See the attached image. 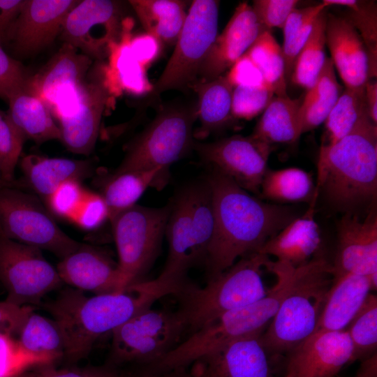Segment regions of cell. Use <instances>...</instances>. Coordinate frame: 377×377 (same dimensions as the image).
<instances>
[{
  "label": "cell",
  "instance_id": "4",
  "mask_svg": "<svg viewBox=\"0 0 377 377\" xmlns=\"http://www.w3.org/2000/svg\"><path fill=\"white\" fill-rule=\"evenodd\" d=\"M265 268L276 282L263 298L212 320L186 337L172 351L152 366L188 367L194 360L230 341L262 334L276 314L286 295L294 266L268 259Z\"/></svg>",
  "mask_w": 377,
  "mask_h": 377
},
{
  "label": "cell",
  "instance_id": "54",
  "mask_svg": "<svg viewBox=\"0 0 377 377\" xmlns=\"http://www.w3.org/2000/svg\"><path fill=\"white\" fill-rule=\"evenodd\" d=\"M24 0H0V44H6L10 28L17 18Z\"/></svg>",
  "mask_w": 377,
  "mask_h": 377
},
{
  "label": "cell",
  "instance_id": "50",
  "mask_svg": "<svg viewBox=\"0 0 377 377\" xmlns=\"http://www.w3.org/2000/svg\"><path fill=\"white\" fill-rule=\"evenodd\" d=\"M28 77L22 64L0 44V98L7 102L10 96L24 85Z\"/></svg>",
  "mask_w": 377,
  "mask_h": 377
},
{
  "label": "cell",
  "instance_id": "37",
  "mask_svg": "<svg viewBox=\"0 0 377 377\" xmlns=\"http://www.w3.org/2000/svg\"><path fill=\"white\" fill-rule=\"evenodd\" d=\"M327 8L333 6L344 9L339 16L347 21L358 33L367 50L369 78L377 75V3L368 0H323Z\"/></svg>",
  "mask_w": 377,
  "mask_h": 377
},
{
  "label": "cell",
  "instance_id": "28",
  "mask_svg": "<svg viewBox=\"0 0 377 377\" xmlns=\"http://www.w3.org/2000/svg\"><path fill=\"white\" fill-rule=\"evenodd\" d=\"M7 103L8 114L26 140L36 144L60 140V129L50 107L29 86L27 80L10 96Z\"/></svg>",
  "mask_w": 377,
  "mask_h": 377
},
{
  "label": "cell",
  "instance_id": "46",
  "mask_svg": "<svg viewBox=\"0 0 377 377\" xmlns=\"http://www.w3.org/2000/svg\"><path fill=\"white\" fill-rule=\"evenodd\" d=\"M42 364L20 346L13 336L0 333V377H15L28 368Z\"/></svg>",
  "mask_w": 377,
  "mask_h": 377
},
{
  "label": "cell",
  "instance_id": "47",
  "mask_svg": "<svg viewBox=\"0 0 377 377\" xmlns=\"http://www.w3.org/2000/svg\"><path fill=\"white\" fill-rule=\"evenodd\" d=\"M55 363L32 366L15 377H116L115 370L101 367H58Z\"/></svg>",
  "mask_w": 377,
  "mask_h": 377
},
{
  "label": "cell",
  "instance_id": "40",
  "mask_svg": "<svg viewBox=\"0 0 377 377\" xmlns=\"http://www.w3.org/2000/svg\"><path fill=\"white\" fill-rule=\"evenodd\" d=\"M186 189L189 200L195 252L199 263H204L215 226L212 192L207 179L193 184Z\"/></svg>",
  "mask_w": 377,
  "mask_h": 377
},
{
  "label": "cell",
  "instance_id": "18",
  "mask_svg": "<svg viewBox=\"0 0 377 377\" xmlns=\"http://www.w3.org/2000/svg\"><path fill=\"white\" fill-rule=\"evenodd\" d=\"M352 353L346 330L313 332L288 353L284 377H335Z\"/></svg>",
  "mask_w": 377,
  "mask_h": 377
},
{
  "label": "cell",
  "instance_id": "56",
  "mask_svg": "<svg viewBox=\"0 0 377 377\" xmlns=\"http://www.w3.org/2000/svg\"><path fill=\"white\" fill-rule=\"evenodd\" d=\"M354 377H377V353L361 360Z\"/></svg>",
  "mask_w": 377,
  "mask_h": 377
},
{
  "label": "cell",
  "instance_id": "41",
  "mask_svg": "<svg viewBox=\"0 0 377 377\" xmlns=\"http://www.w3.org/2000/svg\"><path fill=\"white\" fill-rule=\"evenodd\" d=\"M328 8L323 2L303 8H296L283 27V43L281 47L286 66V77L290 82L295 59L307 40L316 18Z\"/></svg>",
  "mask_w": 377,
  "mask_h": 377
},
{
  "label": "cell",
  "instance_id": "19",
  "mask_svg": "<svg viewBox=\"0 0 377 377\" xmlns=\"http://www.w3.org/2000/svg\"><path fill=\"white\" fill-rule=\"evenodd\" d=\"M262 334L234 340L200 356L188 367L190 374L193 377H272Z\"/></svg>",
  "mask_w": 377,
  "mask_h": 377
},
{
  "label": "cell",
  "instance_id": "24",
  "mask_svg": "<svg viewBox=\"0 0 377 377\" xmlns=\"http://www.w3.org/2000/svg\"><path fill=\"white\" fill-rule=\"evenodd\" d=\"M316 202L269 239L259 253L273 256L277 261L294 267L303 265L318 255L321 244L320 231L314 219Z\"/></svg>",
  "mask_w": 377,
  "mask_h": 377
},
{
  "label": "cell",
  "instance_id": "48",
  "mask_svg": "<svg viewBox=\"0 0 377 377\" xmlns=\"http://www.w3.org/2000/svg\"><path fill=\"white\" fill-rule=\"evenodd\" d=\"M109 220L107 204L101 193L87 191L71 221L84 230L92 231Z\"/></svg>",
  "mask_w": 377,
  "mask_h": 377
},
{
  "label": "cell",
  "instance_id": "33",
  "mask_svg": "<svg viewBox=\"0 0 377 377\" xmlns=\"http://www.w3.org/2000/svg\"><path fill=\"white\" fill-rule=\"evenodd\" d=\"M17 341L28 354L40 364L55 363L64 358L65 341L54 319L31 312L24 323Z\"/></svg>",
  "mask_w": 377,
  "mask_h": 377
},
{
  "label": "cell",
  "instance_id": "1",
  "mask_svg": "<svg viewBox=\"0 0 377 377\" xmlns=\"http://www.w3.org/2000/svg\"><path fill=\"white\" fill-rule=\"evenodd\" d=\"M186 284V281L158 276L131 284L120 292L91 297L75 288H66L44 307L64 335V358L75 363L87 356L101 336L112 333L163 297L177 295Z\"/></svg>",
  "mask_w": 377,
  "mask_h": 377
},
{
  "label": "cell",
  "instance_id": "13",
  "mask_svg": "<svg viewBox=\"0 0 377 377\" xmlns=\"http://www.w3.org/2000/svg\"><path fill=\"white\" fill-rule=\"evenodd\" d=\"M90 70L75 98L54 116L59 121L60 140L66 149L86 156L94 149L110 96L104 68L97 66Z\"/></svg>",
  "mask_w": 377,
  "mask_h": 377
},
{
  "label": "cell",
  "instance_id": "17",
  "mask_svg": "<svg viewBox=\"0 0 377 377\" xmlns=\"http://www.w3.org/2000/svg\"><path fill=\"white\" fill-rule=\"evenodd\" d=\"M338 242L332 263L334 276L355 274L369 276L377 288V216L374 210L364 221L345 214L337 225Z\"/></svg>",
  "mask_w": 377,
  "mask_h": 377
},
{
  "label": "cell",
  "instance_id": "25",
  "mask_svg": "<svg viewBox=\"0 0 377 377\" xmlns=\"http://www.w3.org/2000/svg\"><path fill=\"white\" fill-rule=\"evenodd\" d=\"M19 163L27 188L32 189L43 202L60 184L69 180L82 182L94 172L91 160L30 154L20 158Z\"/></svg>",
  "mask_w": 377,
  "mask_h": 377
},
{
  "label": "cell",
  "instance_id": "11",
  "mask_svg": "<svg viewBox=\"0 0 377 377\" xmlns=\"http://www.w3.org/2000/svg\"><path fill=\"white\" fill-rule=\"evenodd\" d=\"M219 6V1H192L173 53L153 86V95L190 88L198 80L202 65L218 36Z\"/></svg>",
  "mask_w": 377,
  "mask_h": 377
},
{
  "label": "cell",
  "instance_id": "15",
  "mask_svg": "<svg viewBox=\"0 0 377 377\" xmlns=\"http://www.w3.org/2000/svg\"><path fill=\"white\" fill-rule=\"evenodd\" d=\"M121 3L112 0H82L66 15L60 32L64 43L91 59H102L117 40Z\"/></svg>",
  "mask_w": 377,
  "mask_h": 377
},
{
  "label": "cell",
  "instance_id": "10",
  "mask_svg": "<svg viewBox=\"0 0 377 377\" xmlns=\"http://www.w3.org/2000/svg\"><path fill=\"white\" fill-rule=\"evenodd\" d=\"M0 236L47 250L60 259L80 244L59 228L38 196L11 186L0 188Z\"/></svg>",
  "mask_w": 377,
  "mask_h": 377
},
{
  "label": "cell",
  "instance_id": "44",
  "mask_svg": "<svg viewBox=\"0 0 377 377\" xmlns=\"http://www.w3.org/2000/svg\"><path fill=\"white\" fill-rule=\"evenodd\" d=\"M274 91L264 87L238 85L232 94L231 115L236 119L250 120L263 112L272 98Z\"/></svg>",
  "mask_w": 377,
  "mask_h": 377
},
{
  "label": "cell",
  "instance_id": "3",
  "mask_svg": "<svg viewBox=\"0 0 377 377\" xmlns=\"http://www.w3.org/2000/svg\"><path fill=\"white\" fill-rule=\"evenodd\" d=\"M335 210L355 214L377 198V125L364 118L335 144L320 146L316 197Z\"/></svg>",
  "mask_w": 377,
  "mask_h": 377
},
{
  "label": "cell",
  "instance_id": "49",
  "mask_svg": "<svg viewBox=\"0 0 377 377\" xmlns=\"http://www.w3.org/2000/svg\"><path fill=\"white\" fill-rule=\"evenodd\" d=\"M298 4L297 0H255L251 7L260 24L271 30L283 29Z\"/></svg>",
  "mask_w": 377,
  "mask_h": 377
},
{
  "label": "cell",
  "instance_id": "9",
  "mask_svg": "<svg viewBox=\"0 0 377 377\" xmlns=\"http://www.w3.org/2000/svg\"><path fill=\"white\" fill-rule=\"evenodd\" d=\"M171 205H135L110 221L118 254L120 291L145 280L159 253Z\"/></svg>",
  "mask_w": 377,
  "mask_h": 377
},
{
  "label": "cell",
  "instance_id": "38",
  "mask_svg": "<svg viewBox=\"0 0 377 377\" xmlns=\"http://www.w3.org/2000/svg\"><path fill=\"white\" fill-rule=\"evenodd\" d=\"M327 9L316 18L307 40L294 62L290 81L306 90L313 84L327 59L325 24Z\"/></svg>",
  "mask_w": 377,
  "mask_h": 377
},
{
  "label": "cell",
  "instance_id": "52",
  "mask_svg": "<svg viewBox=\"0 0 377 377\" xmlns=\"http://www.w3.org/2000/svg\"><path fill=\"white\" fill-rule=\"evenodd\" d=\"M34 311L32 306H19L6 300L0 302V333L11 336L18 334L26 319Z\"/></svg>",
  "mask_w": 377,
  "mask_h": 377
},
{
  "label": "cell",
  "instance_id": "42",
  "mask_svg": "<svg viewBox=\"0 0 377 377\" xmlns=\"http://www.w3.org/2000/svg\"><path fill=\"white\" fill-rule=\"evenodd\" d=\"M353 353L349 363L377 353V297L370 293L346 329Z\"/></svg>",
  "mask_w": 377,
  "mask_h": 377
},
{
  "label": "cell",
  "instance_id": "6",
  "mask_svg": "<svg viewBox=\"0 0 377 377\" xmlns=\"http://www.w3.org/2000/svg\"><path fill=\"white\" fill-rule=\"evenodd\" d=\"M268 256L256 253L239 259L230 267L207 280L203 288L187 284L177 295L188 337L212 320L264 297L269 290L262 268Z\"/></svg>",
  "mask_w": 377,
  "mask_h": 377
},
{
  "label": "cell",
  "instance_id": "35",
  "mask_svg": "<svg viewBox=\"0 0 377 377\" xmlns=\"http://www.w3.org/2000/svg\"><path fill=\"white\" fill-rule=\"evenodd\" d=\"M260 193L278 203L316 202V186L311 175L299 168L267 169Z\"/></svg>",
  "mask_w": 377,
  "mask_h": 377
},
{
  "label": "cell",
  "instance_id": "55",
  "mask_svg": "<svg viewBox=\"0 0 377 377\" xmlns=\"http://www.w3.org/2000/svg\"><path fill=\"white\" fill-rule=\"evenodd\" d=\"M365 100L368 115L371 121L377 125V82L369 79L364 86Z\"/></svg>",
  "mask_w": 377,
  "mask_h": 377
},
{
  "label": "cell",
  "instance_id": "32",
  "mask_svg": "<svg viewBox=\"0 0 377 377\" xmlns=\"http://www.w3.org/2000/svg\"><path fill=\"white\" fill-rule=\"evenodd\" d=\"M128 3L150 36L159 42L175 45L187 15L185 1L131 0Z\"/></svg>",
  "mask_w": 377,
  "mask_h": 377
},
{
  "label": "cell",
  "instance_id": "39",
  "mask_svg": "<svg viewBox=\"0 0 377 377\" xmlns=\"http://www.w3.org/2000/svg\"><path fill=\"white\" fill-rule=\"evenodd\" d=\"M245 54L260 71L275 96H286V66L281 47L271 30L264 31Z\"/></svg>",
  "mask_w": 377,
  "mask_h": 377
},
{
  "label": "cell",
  "instance_id": "2",
  "mask_svg": "<svg viewBox=\"0 0 377 377\" xmlns=\"http://www.w3.org/2000/svg\"><path fill=\"white\" fill-rule=\"evenodd\" d=\"M206 179L215 217L204 263L208 280L239 259L259 253L269 239L298 216L288 206L260 200L215 168Z\"/></svg>",
  "mask_w": 377,
  "mask_h": 377
},
{
  "label": "cell",
  "instance_id": "26",
  "mask_svg": "<svg viewBox=\"0 0 377 377\" xmlns=\"http://www.w3.org/2000/svg\"><path fill=\"white\" fill-rule=\"evenodd\" d=\"M165 235L168 254L161 277L184 281L188 270L199 263L197 258L186 189L171 203Z\"/></svg>",
  "mask_w": 377,
  "mask_h": 377
},
{
  "label": "cell",
  "instance_id": "22",
  "mask_svg": "<svg viewBox=\"0 0 377 377\" xmlns=\"http://www.w3.org/2000/svg\"><path fill=\"white\" fill-rule=\"evenodd\" d=\"M56 268L62 282L75 289L95 295L120 292L118 263L94 246L80 243Z\"/></svg>",
  "mask_w": 377,
  "mask_h": 377
},
{
  "label": "cell",
  "instance_id": "20",
  "mask_svg": "<svg viewBox=\"0 0 377 377\" xmlns=\"http://www.w3.org/2000/svg\"><path fill=\"white\" fill-rule=\"evenodd\" d=\"M77 50L64 43L43 68L27 79L29 86L47 104L52 114L74 99L91 68V59Z\"/></svg>",
  "mask_w": 377,
  "mask_h": 377
},
{
  "label": "cell",
  "instance_id": "23",
  "mask_svg": "<svg viewBox=\"0 0 377 377\" xmlns=\"http://www.w3.org/2000/svg\"><path fill=\"white\" fill-rule=\"evenodd\" d=\"M325 41L345 87H364L370 79L369 65L366 47L357 31L343 17L327 11Z\"/></svg>",
  "mask_w": 377,
  "mask_h": 377
},
{
  "label": "cell",
  "instance_id": "27",
  "mask_svg": "<svg viewBox=\"0 0 377 377\" xmlns=\"http://www.w3.org/2000/svg\"><path fill=\"white\" fill-rule=\"evenodd\" d=\"M371 290L369 276L351 273L334 276L313 332L346 330Z\"/></svg>",
  "mask_w": 377,
  "mask_h": 377
},
{
  "label": "cell",
  "instance_id": "29",
  "mask_svg": "<svg viewBox=\"0 0 377 377\" xmlns=\"http://www.w3.org/2000/svg\"><path fill=\"white\" fill-rule=\"evenodd\" d=\"M190 88L198 96V118L200 126L194 138L202 140L223 126L231 118L233 86L226 75L208 81L197 80Z\"/></svg>",
  "mask_w": 377,
  "mask_h": 377
},
{
  "label": "cell",
  "instance_id": "5",
  "mask_svg": "<svg viewBox=\"0 0 377 377\" xmlns=\"http://www.w3.org/2000/svg\"><path fill=\"white\" fill-rule=\"evenodd\" d=\"M332 263L316 255L294 267L288 290L260 336L268 354L288 353L316 330L334 281Z\"/></svg>",
  "mask_w": 377,
  "mask_h": 377
},
{
  "label": "cell",
  "instance_id": "16",
  "mask_svg": "<svg viewBox=\"0 0 377 377\" xmlns=\"http://www.w3.org/2000/svg\"><path fill=\"white\" fill-rule=\"evenodd\" d=\"M77 0H24L6 43L17 57L29 56L60 34L64 19Z\"/></svg>",
  "mask_w": 377,
  "mask_h": 377
},
{
  "label": "cell",
  "instance_id": "31",
  "mask_svg": "<svg viewBox=\"0 0 377 377\" xmlns=\"http://www.w3.org/2000/svg\"><path fill=\"white\" fill-rule=\"evenodd\" d=\"M167 177L159 170L110 174L103 182L101 193L108 208L109 221L135 205L148 187H163Z\"/></svg>",
  "mask_w": 377,
  "mask_h": 377
},
{
  "label": "cell",
  "instance_id": "45",
  "mask_svg": "<svg viewBox=\"0 0 377 377\" xmlns=\"http://www.w3.org/2000/svg\"><path fill=\"white\" fill-rule=\"evenodd\" d=\"M87 191L81 182L69 180L60 184L44 203L52 216L71 221Z\"/></svg>",
  "mask_w": 377,
  "mask_h": 377
},
{
  "label": "cell",
  "instance_id": "53",
  "mask_svg": "<svg viewBox=\"0 0 377 377\" xmlns=\"http://www.w3.org/2000/svg\"><path fill=\"white\" fill-rule=\"evenodd\" d=\"M114 369L116 377H193L188 367L159 368L149 365Z\"/></svg>",
  "mask_w": 377,
  "mask_h": 377
},
{
  "label": "cell",
  "instance_id": "36",
  "mask_svg": "<svg viewBox=\"0 0 377 377\" xmlns=\"http://www.w3.org/2000/svg\"><path fill=\"white\" fill-rule=\"evenodd\" d=\"M367 117L364 87H345L324 122L321 146L335 144L350 133Z\"/></svg>",
  "mask_w": 377,
  "mask_h": 377
},
{
  "label": "cell",
  "instance_id": "30",
  "mask_svg": "<svg viewBox=\"0 0 377 377\" xmlns=\"http://www.w3.org/2000/svg\"><path fill=\"white\" fill-rule=\"evenodd\" d=\"M302 97L274 96L251 134L268 144H291L302 135Z\"/></svg>",
  "mask_w": 377,
  "mask_h": 377
},
{
  "label": "cell",
  "instance_id": "51",
  "mask_svg": "<svg viewBox=\"0 0 377 377\" xmlns=\"http://www.w3.org/2000/svg\"><path fill=\"white\" fill-rule=\"evenodd\" d=\"M226 75L233 87L242 85L269 88L260 71L245 54L233 64Z\"/></svg>",
  "mask_w": 377,
  "mask_h": 377
},
{
  "label": "cell",
  "instance_id": "14",
  "mask_svg": "<svg viewBox=\"0 0 377 377\" xmlns=\"http://www.w3.org/2000/svg\"><path fill=\"white\" fill-rule=\"evenodd\" d=\"M193 149L205 163L229 177L249 193H260L273 150L252 135H234L210 142H195Z\"/></svg>",
  "mask_w": 377,
  "mask_h": 377
},
{
  "label": "cell",
  "instance_id": "21",
  "mask_svg": "<svg viewBox=\"0 0 377 377\" xmlns=\"http://www.w3.org/2000/svg\"><path fill=\"white\" fill-rule=\"evenodd\" d=\"M251 6L239 3L222 33L217 36L198 75L208 81L222 75L242 57L264 31Z\"/></svg>",
  "mask_w": 377,
  "mask_h": 377
},
{
  "label": "cell",
  "instance_id": "8",
  "mask_svg": "<svg viewBox=\"0 0 377 377\" xmlns=\"http://www.w3.org/2000/svg\"><path fill=\"white\" fill-rule=\"evenodd\" d=\"M108 362L113 369L158 363L186 337L187 327L179 309H147L112 333Z\"/></svg>",
  "mask_w": 377,
  "mask_h": 377
},
{
  "label": "cell",
  "instance_id": "12",
  "mask_svg": "<svg viewBox=\"0 0 377 377\" xmlns=\"http://www.w3.org/2000/svg\"><path fill=\"white\" fill-rule=\"evenodd\" d=\"M41 251L0 236V283L7 292L6 301L34 306L64 283Z\"/></svg>",
  "mask_w": 377,
  "mask_h": 377
},
{
  "label": "cell",
  "instance_id": "43",
  "mask_svg": "<svg viewBox=\"0 0 377 377\" xmlns=\"http://www.w3.org/2000/svg\"><path fill=\"white\" fill-rule=\"evenodd\" d=\"M26 139L12 121L8 112L0 109V181L13 184L24 190L22 179L15 177Z\"/></svg>",
  "mask_w": 377,
  "mask_h": 377
},
{
  "label": "cell",
  "instance_id": "57",
  "mask_svg": "<svg viewBox=\"0 0 377 377\" xmlns=\"http://www.w3.org/2000/svg\"><path fill=\"white\" fill-rule=\"evenodd\" d=\"M4 186H11V187H16V188H20L18 186H17L15 184H9V183H6V182H3L0 181V188L4 187Z\"/></svg>",
  "mask_w": 377,
  "mask_h": 377
},
{
  "label": "cell",
  "instance_id": "7",
  "mask_svg": "<svg viewBox=\"0 0 377 377\" xmlns=\"http://www.w3.org/2000/svg\"><path fill=\"white\" fill-rule=\"evenodd\" d=\"M197 119L196 103L164 107L127 145L125 156L114 172L159 170L167 176L170 165L193 148Z\"/></svg>",
  "mask_w": 377,
  "mask_h": 377
},
{
  "label": "cell",
  "instance_id": "34",
  "mask_svg": "<svg viewBox=\"0 0 377 377\" xmlns=\"http://www.w3.org/2000/svg\"><path fill=\"white\" fill-rule=\"evenodd\" d=\"M306 91L301 105L302 133L325 122L343 91L330 58L326 59L315 82Z\"/></svg>",
  "mask_w": 377,
  "mask_h": 377
}]
</instances>
